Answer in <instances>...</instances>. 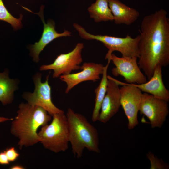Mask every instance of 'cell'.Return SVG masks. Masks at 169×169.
<instances>
[{
    "instance_id": "obj_1",
    "label": "cell",
    "mask_w": 169,
    "mask_h": 169,
    "mask_svg": "<svg viewBox=\"0 0 169 169\" xmlns=\"http://www.w3.org/2000/svg\"><path fill=\"white\" fill-rule=\"evenodd\" d=\"M161 9L143 18L139 29L137 62L149 80L158 66L169 64V19Z\"/></svg>"
},
{
    "instance_id": "obj_2",
    "label": "cell",
    "mask_w": 169,
    "mask_h": 169,
    "mask_svg": "<svg viewBox=\"0 0 169 169\" xmlns=\"http://www.w3.org/2000/svg\"><path fill=\"white\" fill-rule=\"evenodd\" d=\"M52 116L43 108L22 102L19 105L17 115L12 120L11 134L19 140L21 149L40 142L38 131L51 120Z\"/></svg>"
},
{
    "instance_id": "obj_3",
    "label": "cell",
    "mask_w": 169,
    "mask_h": 169,
    "mask_svg": "<svg viewBox=\"0 0 169 169\" xmlns=\"http://www.w3.org/2000/svg\"><path fill=\"white\" fill-rule=\"evenodd\" d=\"M66 116L69 129V140L75 157L81 158L84 150L100 152L98 134L96 128L83 115L67 109Z\"/></svg>"
},
{
    "instance_id": "obj_4",
    "label": "cell",
    "mask_w": 169,
    "mask_h": 169,
    "mask_svg": "<svg viewBox=\"0 0 169 169\" xmlns=\"http://www.w3.org/2000/svg\"><path fill=\"white\" fill-rule=\"evenodd\" d=\"M41 128L38 134L40 142L45 148L55 153L67 151L69 143V129L64 113L54 115L51 122Z\"/></svg>"
},
{
    "instance_id": "obj_5",
    "label": "cell",
    "mask_w": 169,
    "mask_h": 169,
    "mask_svg": "<svg viewBox=\"0 0 169 169\" xmlns=\"http://www.w3.org/2000/svg\"><path fill=\"white\" fill-rule=\"evenodd\" d=\"M73 26L83 38L87 40H95L103 43L108 49L105 57V59L110 60L111 55L115 51L120 53L122 57H139V35L134 38L128 35L124 38L94 35L88 33L84 28L77 23H74Z\"/></svg>"
},
{
    "instance_id": "obj_6",
    "label": "cell",
    "mask_w": 169,
    "mask_h": 169,
    "mask_svg": "<svg viewBox=\"0 0 169 169\" xmlns=\"http://www.w3.org/2000/svg\"><path fill=\"white\" fill-rule=\"evenodd\" d=\"M42 74L38 73L33 77L35 89L33 92H25L23 98L28 104L39 106L45 110L52 116L64 112L57 107L53 103L51 97V88L48 82L49 76L45 82L41 81Z\"/></svg>"
},
{
    "instance_id": "obj_7",
    "label": "cell",
    "mask_w": 169,
    "mask_h": 169,
    "mask_svg": "<svg viewBox=\"0 0 169 169\" xmlns=\"http://www.w3.org/2000/svg\"><path fill=\"white\" fill-rule=\"evenodd\" d=\"M119 85L121 93V106L128 120L127 127L131 130L138 124V114L142 93L141 91L131 84L124 83L113 78Z\"/></svg>"
},
{
    "instance_id": "obj_8",
    "label": "cell",
    "mask_w": 169,
    "mask_h": 169,
    "mask_svg": "<svg viewBox=\"0 0 169 169\" xmlns=\"http://www.w3.org/2000/svg\"><path fill=\"white\" fill-rule=\"evenodd\" d=\"M84 47L82 43H77L71 51L58 55L52 64L43 65L40 68L41 71L53 70L52 77H59L62 75L70 74L74 70L80 69L83 62L81 52Z\"/></svg>"
},
{
    "instance_id": "obj_9",
    "label": "cell",
    "mask_w": 169,
    "mask_h": 169,
    "mask_svg": "<svg viewBox=\"0 0 169 169\" xmlns=\"http://www.w3.org/2000/svg\"><path fill=\"white\" fill-rule=\"evenodd\" d=\"M168 102L144 93L142 95L139 111L149 119L152 128H161L169 113Z\"/></svg>"
},
{
    "instance_id": "obj_10",
    "label": "cell",
    "mask_w": 169,
    "mask_h": 169,
    "mask_svg": "<svg viewBox=\"0 0 169 169\" xmlns=\"http://www.w3.org/2000/svg\"><path fill=\"white\" fill-rule=\"evenodd\" d=\"M135 57H119L112 53L110 59L115 65L111 69L113 75L123 76L129 84H141L147 82L145 75L141 72Z\"/></svg>"
},
{
    "instance_id": "obj_11",
    "label": "cell",
    "mask_w": 169,
    "mask_h": 169,
    "mask_svg": "<svg viewBox=\"0 0 169 169\" xmlns=\"http://www.w3.org/2000/svg\"><path fill=\"white\" fill-rule=\"evenodd\" d=\"M104 68L101 64L85 62L81 66L80 71L60 76V79L66 84L65 93H68L76 85L84 81H97L100 79Z\"/></svg>"
},
{
    "instance_id": "obj_12",
    "label": "cell",
    "mask_w": 169,
    "mask_h": 169,
    "mask_svg": "<svg viewBox=\"0 0 169 169\" xmlns=\"http://www.w3.org/2000/svg\"><path fill=\"white\" fill-rule=\"evenodd\" d=\"M105 96L101 104L98 121L105 123L118 111L121 106V93L119 85L110 75Z\"/></svg>"
},
{
    "instance_id": "obj_13",
    "label": "cell",
    "mask_w": 169,
    "mask_h": 169,
    "mask_svg": "<svg viewBox=\"0 0 169 169\" xmlns=\"http://www.w3.org/2000/svg\"><path fill=\"white\" fill-rule=\"evenodd\" d=\"M44 7L41 6L39 12L37 13L40 17L44 24L42 35L38 42L30 47V55L33 61L36 62H39L40 53L48 44L58 38L70 36L71 35V32L67 30L61 33H58L55 30V23L52 20H49L46 23L44 17Z\"/></svg>"
},
{
    "instance_id": "obj_14",
    "label": "cell",
    "mask_w": 169,
    "mask_h": 169,
    "mask_svg": "<svg viewBox=\"0 0 169 169\" xmlns=\"http://www.w3.org/2000/svg\"><path fill=\"white\" fill-rule=\"evenodd\" d=\"M162 68L159 66L156 67L148 82L139 84H131L138 88L142 92L168 102L169 91L165 86L163 81Z\"/></svg>"
},
{
    "instance_id": "obj_15",
    "label": "cell",
    "mask_w": 169,
    "mask_h": 169,
    "mask_svg": "<svg viewBox=\"0 0 169 169\" xmlns=\"http://www.w3.org/2000/svg\"><path fill=\"white\" fill-rule=\"evenodd\" d=\"M107 1L115 24L129 25L138 19L140 13L136 9L127 6L119 0Z\"/></svg>"
},
{
    "instance_id": "obj_16",
    "label": "cell",
    "mask_w": 169,
    "mask_h": 169,
    "mask_svg": "<svg viewBox=\"0 0 169 169\" xmlns=\"http://www.w3.org/2000/svg\"><path fill=\"white\" fill-rule=\"evenodd\" d=\"M18 81L11 79L8 70L0 72V101L3 105L11 103L14 93L17 89Z\"/></svg>"
},
{
    "instance_id": "obj_17",
    "label": "cell",
    "mask_w": 169,
    "mask_h": 169,
    "mask_svg": "<svg viewBox=\"0 0 169 169\" xmlns=\"http://www.w3.org/2000/svg\"><path fill=\"white\" fill-rule=\"evenodd\" d=\"M90 17L96 22L113 21L107 0H96L87 9Z\"/></svg>"
},
{
    "instance_id": "obj_18",
    "label": "cell",
    "mask_w": 169,
    "mask_h": 169,
    "mask_svg": "<svg viewBox=\"0 0 169 169\" xmlns=\"http://www.w3.org/2000/svg\"><path fill=\"white\" fill-rule=\"evenodd\" d=\"M110 61L108 60L107 64L104 66L100 82L95 90V103L91 116L93 122L98 121L101 104L106 93L108 83L107 70Z\"/></svg>"
},
{
    "instance_id": "obj_19",
    "label": "cell",
    "mask_w": 169,
    "mask_h": 169,
    "mask_svg": "<svg viewBox=\"0 0 169 169\" xmlns=\"http://www.w3.org/2000/svg\"><path fill=\"white\" fill-rule=\"evenodd\" d=\"M21 14L19 18L13 16L7 10L2 0H0V20L7 22L10 24L13 28L17 30L20 28L22 26Z\"/></svg>"
},
{
    "instance_id": "obj_20",
    "label": "cell",
    "mask_w": 169,
    "mask_h": 169,
    "mask_svg": "<svg viewBox=\"0 0 169 169\" xmlns=\"http://www.w3.org/2000/svg\"><path fill=\"white\" fill-rule=\"evenodd\" d=\"M147 158L151 163V169H168L169 165L164 162L162 160L158 158L151 152H149L146 154Z\"/></svg>"
},
{
    "instance_id": "obj_21",
    "label": "cell",
    "mask_w": 169,
    "mask_h": 169,
    "mask_svg": "<svg viewBox=\"0 0 169 169\" xmlns=\"http://www.w3.org/2000/svg\"><path fill=\"white\" fill-rule=\"evenodd\" d=\"M4 151L10 162L14 161L20 156V154L14 147L7 148Z\"/></svg>"
},
{
    "instance_id": "obj_22",
    "label": "cell",
    "mask_w": 169,
    "mask_h": 169,
    "mask_svg": "<svg viewBox=\"0 0 169 169\" xmlns=\"http://www.w3.org/2000/svg\"><path fill=\"white\" fill-rule=\"evenodd\" d=\"M10 162L4 151L0 152V164L8 165Z\"/></svg>"
},
{
    "instance_id": "obj_23",
    "label": "cell",
    "mask_w": 169,
    "mask_h": 169,
    "mask_svg": "<svg viewBox=\"0 0 169 169\" xmlns=\"http://www.w3.org/2000/svg\"><path fill=\"white\" fill-rule=\"evenodd\" d=\"M11 169H24L25 167L19 164H15L12 166L10 168Z\"/></svg>"
},
{
    "instance_id": "obj_24",
    "label": "cell",
    "mask_w": 169,
    "mask_h": 169,
    "mask_svg": "<svg viewBox=\"0 0 169 169\" xmlns=\"http://www.w3.org/2000/svg\"><path fill=\"white\" fill-rule=\"evenodd\" d=\"M13 119V118H9L7 117L0 116V124L8 120H12Z\"/></svg>"
}]
</instances>
